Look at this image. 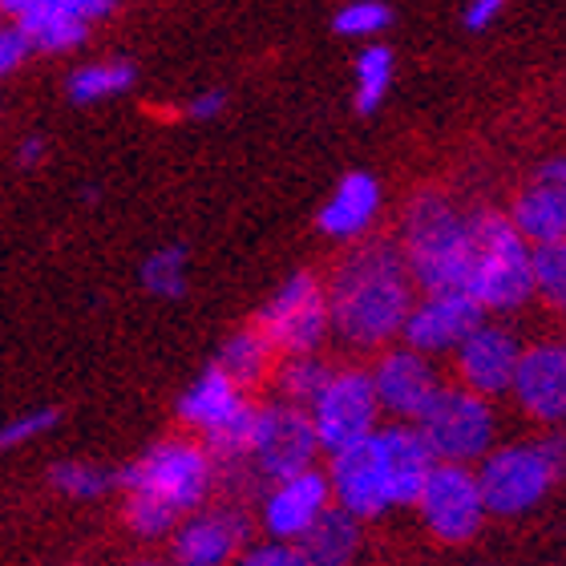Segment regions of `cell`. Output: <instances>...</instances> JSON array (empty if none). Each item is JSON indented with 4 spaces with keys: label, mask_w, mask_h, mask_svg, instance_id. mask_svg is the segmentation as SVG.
<instances>
[{
    "label": "cell",
    "mask_w": 566,
    "mask_h": 566,
    "mask_svg": "<svg viewBox=\"0 0 566 566\" xmlns=\"http://www.w3.org/2000/svg\"><path fill=\"white\" fill-rule=\"evenodd\" d=\"M380 214V182L368 170H353L336 182V190L328 195V202L319 207L316 227L319 235L340 239V243H353L377 223Z\"/></svg>",
    "instance_id": "d6986e66"
},
{
    "label": "cell",
    "mask_w": 566,
    "mask_h": 566,
    "mask_svg": "<svg viewBox=\"0 0 566 566\" xmlns=\"http://www.w3.org/2000/svg\"><path fill=\"white\" fill-rule=\"evenodd\" d=\"M307 417L316 429L319 453H328V458L368 441L380 429V405L368 368H332L324 392L307 405Z\"/></svg>",
    "instance_id": "ba28073f"
},
{
    "label": "cell",
    "mask_w": 566,
    "mask_h": 566,
    "mask_svg": "<svg viewBox=\"0 0 566 566\" xmlns=\"http://www.w3.org/2000/svg\"><path fill=\"white\" fill-rule=\"evenodd\" d=\"M328 292L332 336H340L353 348L385 353L392 340H401V328L413 307V280L401 260V248L389 239L356 243L332 280Z\"/></svg>",
    "instance_id": "6da1fadb"
},
{
    "label": "cell",
    "mask_w": 566,
    "mask_h": 566,
    "mask_svg": "<svg viewBox=\"0 0 566 566\" xmlns=\"http://www.w3.org/2000/svg\"><path fill=\"white\" fill-rule=\"evenodd\" d=\"M29 41H24V33L12 24V29H0V77L4 73H12L17 65H21L24 57H29Z\"/></svg>",
    "instance_id": "e575fe53"
},
{
    "label": "cell",
    "mask_w": 566,
    "mask_h": 566,
    "mask_svg": "<svg viewBox=\"0 0 566 566\" xmlns=\"http://www.w3.org/2000/svg\"><path fill=\"white\" fill-rule=\"evenodd\" d=\"M118 0H0V12H9L12 21L29 17H70V21L94 24L114 12Z\"/></svg>",
    "instance_id": "83f0119b"
},
{
    "label": "cell",
    "mask_w": 566,
    "mask_h": 566,
    "mask_svg": "<svg viewBox=\"0 0 566 566\" xmlns=\"http://www.w3.org/2000/svg\"><path fill=\"white\" fill-rule=\"evenodd\" d=\"M389 4H380V0H353V4H344L332 17V29L340 36H377L380 29H389Z\"/></svg>",
    "instance_id": "1f68e13d"
},
{
    "label": "cell",
    "mask_w": 566,
    "mask_h": 566,
    "mask_svg": "<svg viewBox=\"0 0 566 566\" xmlns=\"http://www.w3.org/2000/svg\"><path fill=\"white\" fill-rule=\"evenodd\" d=\"M518 332L497 324V319H485L465 336L458 353L449 356L453 360V385L478 392L485 401H497V397H510V385H514V368L522 360Z\"/></svg>",
    "instance_id": "7c38bea8"
},
{
    "label": "cell",
    "mask_w": 566,
    "mask_h": 566,
    "mask_svg": "<svg viewBox=\"0 0 566 566\" xmlns=\"http://www.w3.org/2000/svg\"><path fill=\"white\" fill-rule=\"evenodd\" d=\"M118 485L134 497H150L175 518H190L214 490V461L202 441L166 437L118 473Z\"/></svg>",
    "instance_id": "5b68a950"
},
{
    "label": "cell",
    "mask_w": 566,
    "mask_h": 566,
    "mask_svg": "<svg viewBox=\"0 0 566 566\" xmlns=\"http://www.w3.org/2000/svg\"><path fill=\"white\" fill-rule=\"evenodd\" d=\"M324 478H328V490H332V506L344 510L360 526L392 510V490L373 437L353 449H344V453H336V458H328Z\"/></svg>",
    "instance_id": "9a60e30c"
},
{
    "label": "cell",
    "mask_w": 566,
    "mask_h": 566,
    "mask_svg": "<svg viewBox=\"0 0 566 566\" xmlns=\"http://www.w3.org/2000/svg\"><path fill=\"white\" fill-rule=\"evenodd\" d=\"M17 29L24 33V41L33 49H45V53H65V49L82 45L90 24L70 21V17H29V21H17Z\"/></svg>",
    "instance_id": "f546056e"
},
{
    "label": "cell",
    "mask_w": 566,
    "mask_h": 566,
    "mask_svg": "<svg viewBox=\"0 0 566 566\" xmlns=\"http://www.w3.org/2000/svg\"><path fill=\"white\" fill-rule=\"evenodd\" d=\"M275 360H280V356L272 353V344L263 340L260 328L251 324V328H239L235 336H227L214 368H219L235 389H243L251 397V389H260L263 380H272Z\"/></svg>",
    "instance_id": "603a6c76"
},
{
    "label": "cell",
    "mask_w": 566,
    "mask_h": 566,
    "mask_svg": "<svg viewBox=\"0 0 566 566\" xmlns=\"http://www.w3.org/2000/svg\"><path fill=\"white\" fill-rule=\"evenodd\" d=\"M49 482L57 485L65 497H77V502H94V497H106L114 485H118V473L102 470L94 461H57Z\"/></svg>",
    "instance_id": "f1b7e54d"
},
{
    "label": "cell",
    "mask_w": 566,
    "mask_h": 566,
    "mask_svg": "<svg viewBox=\"0 0 566 566\" xmlns=\"http://www.w3.org/2000/svg\"><path fill=\"white\" fill-rule=\"evenodd\" d=\"M534 295L566 316V239L551 248H534Z\"/></svg>",
    "instance_id": "4dcf8cb0"
},
{
    "label": "cell",
    "mask_w": 566,
    "mask_h": 566,
    "mask_svg": "<svg viewBox=\"0 0 566 566\" xmlns=\"http://www.w3.org/2000/svg\"><path fill=\"white\" fill-rule=\"evenodd\" d=\"M478 324H485V312L465 292H433L413 300L401 328V344L437 360V356L458 353Z\"/></svg>",
    "instance_id": "5bb4252c"
},
{
    "label": "cell",
    "mask_w": 566,
    "mask_h": 566,
    "mask_svg": "<svg viewBox=\"0 0 566 566\" xmlns=\"http://www.w3.org/2000/svg\"><path fill=\"white\" fill-rule=\"evenodd\" d=\"M356 109L377 114L392 85V53L385 45H365L356 57Z\"/></svg>",
    "instance_id": "4316f807"
},
{
    "label": "cell",
    "mask_w": 566,
    "mask_h": 566,
    "mask_svg": "<svg viewBox=\"0 0 566 566\" xmlns=\"http://www.w3.org/2000/svg\"><path fill=\"white\" fill-rule=\"evenodd\" d=\"M134 77H138V70H134L130 61H97V65H82V70L70 73L65 94L77 106H90V102H106V97L126 94Z\"/></svg>",
    "instance_id": "d4e9b609"
},
{
    "label": "cell",
    "mask_w": 566,
    "mask_h": 566,
    "mask_svg": "<svg viewBox=\"0 0 566 566\" xmlns=\"http://www.w3.org/2000/svg\"><path fill=\"white\" fill-rule=\"evenodd\" d=\"M563 441H566V433H563Z\"/></svg>",
    "instance_id": "60d3db41"
},
{
    "label": "cell",
    "mask_w": 566,
    "mask_h": 566,
    "mask_svg": "<svg viewBox=\"0 0 566 566\" xmlns=\"http://www.w3.org/2000/svg\"><path fill=\"white\" fill-rule=\"evenodd\" d=\"M373 446H377L380 465H385V478H389L392 510L417 506L424 478H429L433 465H437L433 453H429V446H424L421 433H417V424H401V421L380 424L377 433H373Z\"/></svg>",
    "instance_id": "ac0fdd59"
},
{
    "label": "cell",
    "mask_w": 566,
    "mask_h": 566,
    "mask_svg": "<svg viewBox=\"0 0 566 566\" xmlns=\"http://www.w3.org/2000/svg\"><path fill=\"white\" fill-rule=\"evenodd\" d=\"M473 268L465 295L485 316H506L534 300V248L514 231L506 211H473Z\"/></svg>",
    "instance_id": "277c9868"
},
{
    "label": "cell",
    "mask_w": 566,
    "mask_h": 566,
    "mask_svg": "<svg viewBox=\"0 0 566 566\" xmlns=\"http://www.w3.org/2000/svg\"><path fill=\"white\" fill-rule=\"evenodd\" d=\"M138 566H175V563H138Z\"/></svg>",
    "instance_id": "ab89813d"
},
{
    "label": "cell",
    "mask_w": 566,
    "mask_h": 566,
    "mask_svg": "<svg viewBox=\"0 0 566 566\" xmlns=\"http://www.w3.org/2000/svg\"><path fill=\"white\" fill-rule=\"evenodd\" d=\"M413 510L421 514L424 531L446 546L473 543L482 534L485 518H490L478 473L470 465H433Z\"/></svg>",
    "instance_id": "9c48e42d"
},
{
    "label": "cell",
    "mask_w": 566,
    "mask_h": 566,
    "mask_svg": "<svg viewBox=\"0 0 566 566\" xmlns=\"http://www.w3.org/2000/svg\"><path fill=\"white\" fill-rule=\"evenodd\" d=\"M235 566H304V555H300V546L295 543H255L248 546L243 555L235 558Z\"/></svg>",
    "instance_id": "836d02e7"
},
{
    "label": "cell",
    "mask_w": 566,
    "mask_h": 566,
    "mask_svg": "<svg viewBox=\"0 0 566 566\" xmlns=\"http://www.w3.org/2000/svg\"><path fill=\"white\" fill-rule=\"evenodd\" d=\"M248 551V518L239 510H195L175 531V566H235Z\"/></svg>",
    "instance_id": "e0dca14e"
},
{
    "label": "cell",
    "mask_w": 566,
    "mask_h": 566,
    "mask_svg": "<svg viewBox=\"0 0 566 566\" xmlns=\"http://www.w3.org/2000/svg\"><path fill=\"white\" fill-rule=\"evenodd\" d=\"M401 260L409 280L424 295L433 292H465L473 268V231L470 214H461L441 190H421L405 207L401 223Z\"/></svg>",
    "instance_id": "7a4b0ae2"
},
{
    "label": "cell",
    "mask_w": 566,
    "mask_h": 566,
    "mask_svg": "<svg viewBox=\"0 0 566 566\" xmlns=\"http://www.w3.org/2000/svg\"><path fill=\"white\" fill-rule=\"evenodd\" d=\"M502 9H506V0H470L465 4V29L482 33V29H490L502 17Z\"/></svg>",
    "instance_id": "8d00e7d4"
},
{
    "label": "cell",
    "mask_w": 566,
    "mask_h": 566,
    "mask_svg": "<svg viewBox=\"0 0 566 566\" xmlns=\"http://www.w3.org/2000/svg\"><path fill=\"white\" fill-rule=\"evenodd\" d=\"M368 380H373V392H377L380 417L401 424H417L421 413L433 405V397L441 392V373L429 356L413 353V348H385V353L373 360L368 368Z\"/></svg>",
    "instance_id": "8fae6325"
},
{
    "label": "cell",
    "mask_w": 566,
    "mask_h": 566,
    "mask_svg": "<svg viewBox=\"0 0 566 566\" xmlns=\"http://www.w3.org/2000/svg\"><path fill=\"white\" fill-rule=\"evenodd\" d=\"M563 348H566V344H563Z\"/></svg>",
    "instance_id": "b9f144b4"
},
{
    "label": "cell",
    "mask_w": 566,
    "mask_h": 566,
    "mask_svg": "<svg viewBox=\"0 0 566 566\" xmlns=\"http://www.w3.org/2000/svg\"><path fill=\"white\" fill-rule=\"evenodd\" d=\"M510 401L538 429H566V348L558 340L526 344L514 368Z\"/></svg>",
    "instance_id": "4fadbf2b"
},
{
    "label": "cell",
    "mask_w": 566,
    "mask_h": 566,
    "mask_svg": "<svg viewBox=\"0 0 566 566\" xmlns=\"http://www.w3.org/2000/svg\"><path fill=\"white\" fill-rule=\"evenodd\" d=\"M360 543H365L360 522L332 506L295 546L304 555V566H353L360 555Z\"/></svg>",
    "instance_id": "7402d4cb"
},
{
    "label": "cell",
    "mask_w": 566,
    "mask_h": 566,
    "mask_svg": "<svg viewBox=\"0 0 566 566\" xmlns=\"http://www.w3.org/2000/svg\"><path fill=\"white\" fill-rule=\"evenodd\" d=\"M45 154V138H24L21 142V166H36Z\"/></svg>",
    "instance_id": "f35d334b"
},
{
    "label": "cell",
    "mask_w": 566,
    "mask_h": 566,
    "mask_svg": "<svg viewBox=\"0 0 566 566\" xmlns=\"http://www.w3.org/2000/svg\"><path fill=\"white\" fill-rule=\"evenodd\" d=\"M142 287L154 300H182L187 295V248L166 243V248L150 251L142 263Z\"/></svg>",
    "instance_id": "484cf974"
},
{
    "label": "cell",
    "mask_w": 566,
    "mask_h": 566,
    "mask_svg": "<svg viewBox=\"0 0 566 566\" xmlns=\"http://www.w3.org/2000/svg\"><path fill=\"white\" fill-rule=\"evenodd\" d=\"M316 458H319V441L307 409H295V405H283V401L260 405L248 465L260 473L263 482L272 485L283 482V478H292V473L316 470Z\"/></svg>",
    "instance_id": "30bf717a"
},
{
    "label": "cell",
    "mask_w": 566,
    "mask_h": 566,
    "mask_svg": "<svg viewBox=\"0 0 566 566\" xmlns=\"http://www.w3.org/2000/svg\"><path fill=\"white\" fill-rule=\"evenodd\" d=\"M478 485L490 518H522L551 497L566 473V441L555 433L494 446L478 465Z\"/></svg>",
    "instance_id": "3957f363"
},
{
    "label": "cell",
    "mask_w": 566,
    "mask_h": 566,
    "mask_svg": "<svg viewBox=\"0 0 566 566\" xmlns=\"http://www.w3.org/2000/svg\"><path fill=\"white\" fill-rule=\"evenodd\" d=\"M328 510H332L328 478L316 465V470L292 473V478L268 485V494L260 502V522H263V534L275 538V543H300Z\"/></svg>",
    "instance_id": "2e32d148"
},
{
    "label": "cell",
    "mask_w": 566,
    "mask_h": 566,
    "mask_svg": "<svg viewBox=\"0 0 566 566\" xmlns=\"http://www.w3.org/2000/svg\"><path fill=\"white\" fill-rule=\"evenodd\" d=\"M251 405V397L243 389H235L219 368H202L199 377L190 380L187 392L178 397V421L187 424L190 433H199L202 441L211 433H219L235 413H243Z\"/></svg>",
    "instance_id": "ffe728a7"
},
{
    "label": "cell",
    "mask_w": 566,
    "mask_h": 566,
    "mask_svg": "<svg viewBox=\"0 0 566 566\" xmlns=\"http://www.w3.org/2000/svg\"><path fill=\"white\" fill-rule=\"evenodd\" d=\"M223 109H227V90H202V94L190 97L187 114L195 122H211V118H219Z\"/></svg>",
    "instance_id": "d590c367"
},
{
    "label": "cell",
    "mask_w": 566,
    "mask_h": 566,
    "mask_svg": "<svg viewBox=\"0 0 566 566\" xmlns=\"http://www.w3.org/2000/svg\"><path fill=\"white\" fill-rule=\"evenodd\" d=\"M497 409L461 385H441L433 405L421 413L417 433L437 465H478L497 446Z\"/></svg>",
    "instance_id": "8992f818"
},
{
    "label": "cell",
    "mask_w": 566,
    "mask_h": 566,
    "mask_svg": "<svg viewBox=\"0 0 566 566\" xmlns=\"http://www.w3.org/2000/svg\"><path fill=\"white\" fill-rule=\"evenodd\" d=\"M534 182H546V187H566V154H558V158H546V163L538 166Z\"/></svg>",
    "instance_id": "74e56055"
},
{
    "label": "cell",
    "mask_w": 566,
    "mask_h": 566,
    "mask_svg": "<svg viewBox=\"0 0 566 566\" xmlns=\"http://www.w3.org/2000/svg\"><path fill=\"white\" fill-rule=\"evenodd\" d=\"M255 328L272 353L280 356H316L319 344L332 336L328 292L312 272H292L275 287V295L260 307Z\"/></svg>",
    "instance_id": "52a82bcc"
},
{
    "label": "cell",
    "mask_w": 566,
    "mask_h": 566,
    "mask_svg": "<svg viewBox=\"0 0 566 566\" xmlns=\"http://www.w3.org/2000/svg\"><path fill=\"white\" fill-rule=\"evenodd\" d=\"M57 421H61L57 409H33V413L12 417L9 424H0V453L21 449V446H29V441H36V437H45Z\"/></svg>",
    "instance_id": "d6a6232c"
},
{
    "label": "cell",
    "mask_w": 566,
    "mask_h": 566,
    "mask_svg": "<svg viewBox=\"0 0 566 566\" xmlns=\"http://www.w3.org/2000/svg\"><path fill=\"white\" fill-rule=\"evenodd\" d=\"M332 377V365L328 360H319L316 356H283V360H275V392H280L283 405H295V409H307V405L316 401L319 392H324V385H328Z\"/></svg>",
    "instance_id": "cb8c5ba5"
},
{
    "label": "cell",
    "mask_w": 566,
    "mask_h": 566,
    "mask_svg": "<svg viewBox=\"0 0 566 566\" xmlns=\"http://www.w3.org/2000/svg\"><path fill=\"white\" fill-rule=\"evenodd\" d=\"M510 223L531 248H551L566 239V187L531 182L510 207Z\"/></svg>",
    "instance_id": "44dd1931"
}]
</instances>
